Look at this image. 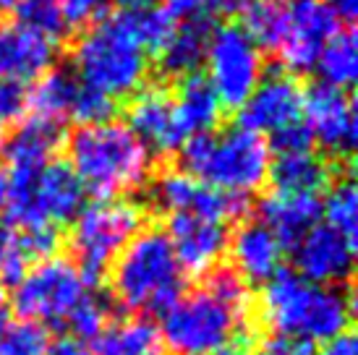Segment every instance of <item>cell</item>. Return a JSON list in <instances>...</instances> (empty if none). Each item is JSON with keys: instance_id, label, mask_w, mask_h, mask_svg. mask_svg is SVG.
I'll return each instance as SVG.
<instances>
[{"instance_id": "d4e9b609", "label": "cell", "mask_w": 358, "mask_h": 355, "mask_svg": "<svg viewBox=\"0 0 358 355\" xmlns=\"http://www.w3.org/2000/svg\"><path fill=\"white\" fill-rule=\"evenodd\" d=\"M92 355H165L159 326L152 319H120L94 340Z\"/></svg>"}, {"instance_id": "4316f807", "label": "cell", "mask_w": 358, "mask_h": 355, "mask_svg": "<svg viewBox=\"0 0 358 355\" xmlns=\"http://www.w3.org/2000/svg\"><path fill=\"white\" fill-rule=\"evenodd\" d=\"M314 68L319 71V84H327L335 89L348 92L358 73V52H356V34L353 29H338L327 40V45L319 52Z\"/></svg>"}, {"instance_id": "681fc988", "label": "cell", "mask_w": 358, "mask_h": 355, "mask_svg": "<svg viewBox=\"0 0 358 355\" xmlns=\"http://www.w3.org/2000/svg\"><path fill=\"white\" fill-rule=\"evenodd\" d=\"M0 298H3V290H0Z\"/></svg>"}, {"instance_id": "30bf717a", "label": "cell", "mask_w": 358, "mask_h": 355, "mask_svg": "<svg viewBox=\"0 0 358 355\" xmlns=\"http://www.w3.org/2000/svg\"><path fill=\"white\" fill-rule=\"evenodd\" d=\"M150 198L155 209L168 215H199V217L228 222L249 212V198L225 194L217 188L199 183L196 178L186 175L183 170H165L152 180Z\"/></svg>"}, {"instance_id": "44dd1931", "label": "cell", "mask_w": 358, "mask_h": 355, "mask_svg": "<svg viewBox=\"0 0 358 355\" xmlns=\"http://www.w3.org/2000/svg\"><path fill=\"white\" fill-rule=\"evenodd\" d=\"M340 175L332 168V162L319 157L314 149L308 152H293V154H278L275 162H269V180L275 194L285 196H319L332 183V178Z\"/></svg>"}, {"instance_id": "60d3db41", "label": "cell", "mask_w": 358, "mask_h": 355, "mask_svg": "<svg viewBox=\"0 0 358 355\" xmlns=\"http://www.w3.org/2000/svg\"><path fill=\"white\" fill-rule=\"evenodd\" d=\"M45 355H92V350L84 345V342L73 340L71 335H63V337H58L55 342L48 345Z\"/></svg>"}, {"instance_id": "7bdbcfd3", "label": "cell", "mask_w": 358, "mask_h": 355, "mask_svg": "<svg viewBox=\"0 0 358 355\" xmlns=\"http://www.w3.org/2000/svg\"><path fill=\"white\" fill-rule=\"evenodd\" d=\"M10 326V314L6 306H0V340H3V335H6V329Z\"/></svg>"}, {"instance_id": "3957f363", "label": "cell", "mask_w": 358, "mask_h": 355, "mask_svg": "<svg viewBox=\"0 0 358 355\" xmlns=\"http://www.w3.org/2000/svg\"><path fill=\"white\" fill-rule=\"evenodd\" d=\"M69 165L84 188L100 201L118 198L147 183L150 149L134 136L126 123L105 120L94 126H79L69 136Z\"/></svg>"}, {"instance_id": "bcb514c9", "label": "cell", "mask_w": 358, "mask_h": 355, "mask_svg": "<svg viewBox=\"0 0 358 355\" xmlns=\"http://www.w3.org/2000/svg\"><path fill=\"white\" fill-rule=\"evenodd\" d=\"M215 355H246L243 347H228V350H222V353H215Z\"/></svg>"}, {"instance_id": "4dcf8cb0", "label": "cell", "mask_w": 358, "mask_h": 355, "mask_svg": "<svg viewBox=\"0 0 358 355\" xmlns=\"http://www.w3.org/2000/svg\"><path fill=\"white\" fill-rule=\"evenodd\" d=\"M16 24L58 45L69 34V21L60 0H16Z\"/></svg>"}, {"instance_id": "7c38bea8", "label": "cell", "mask_w": 358, "mask_h": 355, "mask_svg": "<svg viewBox=\"0 0 358 355\" xmlns=\"http://www.w3.org/2000/svg\"><path fill=\"white\" fill-rule=\"evenodd\" d=\"M299 120H303V89L296 76L282 71H269L267 76H262L259 87L241 105L238 113L241 129L254 131L259 136H272Z\"/></svg>"}, {"instance_id": "4fadbf2b", "label": "cell", "mask_w": 358, "mask_h": 355, "mask_svg": "<svg viewBox=\"0 0 358 355\" xmlns=\"http://www.w3.org/2000/svg\"><path fill=\"white\" fill-rule=\"evenodd\" d=\"M356 243L319 222L293 246V272L314 285H345L353 275Z\"/></svg>"}, {"instance_id": "b9f144b4", "label": "cell", "mask_w": 358, "mask_h": 355, "mask_svg": "<svg viewBox=\"0 0 358 355\" xmlns=\"http://www.w3.org/2000/svg\"><path fill=\"white\" fill-rule=\"evenodd\" d=\"M332 13L338 16V21H345V24H353L358 13V0H324Z\"/></svg>"}, {"instance_id": "d590c367", "label": "cell", "mask_w": 358, "mask_h": 355, "mask_svg": "<svg viewBox=\"0 0 358 355\" xmlns=\"http://www.w3.org/2000/svg\"><path fill=\"white\" fill-rule=\"evenodd\" d=\"M24 110H27V89H24V84H16V81L0 76V129L13 126L16 120H21Z\"/></svg>"}, {"instance_id": "ee69618b", "label": "cell", "mask_w": 358, "mask_h": 355, "mask_svg": "<svg viewBox=\"0 0 358 355\" xmlns=\"http://www.w3.org/2000/svg\"><path fill=\"white\" fill-rule=\"evenodd\" d=\"M123 8H139V6H152L155 0H120Z\"/></svg>"}, {"instance_id": "ac0fdd59", "label": "cell", "mask_w": 358, "mask_h": 355, "mask_svg": "<svg viewBox=\"0 0 358 355\" xmlns=\"http://www.w3.org/2000/svg\"><path fill=\"white\" fill-rule=\"evenodd\" d=\"M228 251L233 259V269L238 272L249 285L267 282L282 269V254L285 248L280 240L259 219L243 222L228 236Z\"/></svg>"}, {"instance_id": "9a60e30c", "label": "cell", "mask_w": 358, "mask_h": 355, "mask_svg": "<svg viewBox=\"0 0 358 355\" xmlns=\"http://www.w3.org/2000/svg\"><path fill=\"white\" fill-rule=\"evenodd\" d=\"M165 236L183 275H207L228 251V227L199 215H170Z\"/></svg>"}, {"instance_id": "5bb4252c", "label": "cell", "mask_w": 358, "mask_h": 355, "mask_svg": "<svg viewBox=\"0 0 358 355\" xmlns=\"http://www.w3.org/2000/svg\"><path fill=\"white\" fill-rule=\"evenodd\" d=\"M340 29L338 16L324 0H293L288 3V29L280 45L285 68L293 73L311 71L322 48Z\"/></svg>"}, {"instance_id": "d6986e66", "label": "cell", "mask_w": 358, "mask_h": 355, "mask_svg": "<svg viewBox=\"0 0 358 355\" xmlns=\"http://www.w3.org/2000/svg\"><path fill=\"white\" fill-rule=\"evenodd\" d=\"M58 58L55 42L45 40L34 31L10 24L0 29V76L16 84L37 81L52 71Z\"/></svg>"}, {"instance_id": "7402d4cb", "label": "cell", "mask_w": 358, "mask_h": 355, "mask_svg": "<svg viewBox=\"0 0 358 355\" xmlns=\"http://www.w3.org/2000/svg\"><path fill=\"white\" fill-rule=\"evenodd\" d=\"M173 113L183 141L189 136L212 133L222 118V105H220L215 89L209 87L207 79L199 73L186 76L178 81V92L173 94Z\"/></svg>"}, {"instance_id": "8992f818", "label": "cell", "mask_w": 358, "mask_h": 355, "mask_svg": "<svg viewBox=\"0 0 358 355\" xmlns=\"http://www.w3.org/2000/svg\"><path fill=\"white\" fill-rule=\"evenodd\" d=\"M159 337L176 355H215L228 347L249 350L254 342L251 308L233 306L199 285L162 314Z\"/></svg>"}, {"instance_id": "7dc6e473", "label": "cell", "mask_w": 358, "mask_h": 355, "mask_svg": "<svg viewBox=\"0 0 358 355\" xmlns=\"http://www.w3.org/2000/svg\"><path fill=\"white\" fill-rule=\"evenodd\" d=\"M13 6H16V0H0V10L13 8Z\"/></svg>"}, {"instance_id": "e575fe53", "label": "cell", "mask_w": 358, "mask_h": 355, "mask_svg": "<svg viewBox=\"0 0 358 355\" xmlns=\"http://www.w3.org/2000/svg\"><path fill=\"white\" fill-rule=\"evenodd\" d=\"M115 108H118L115 99H110L108 94H102L97 89L87 87V84H79V92H76V97H73L69 118L76 120L79 126H94V123L113 120Z\"/></svg>"}, {"instance_id": "ab89813d", "label": "cell", "mask_w": 358, "mask_h": 355, "mask_svg": "<svg viewBox=\"0 0 358 355\" xmlns=\"http://www.w3.org/2000/svg\"><path fill=\"white\" fill-rule=\"evenodd\" d=\"M317 355H358V345H356V335L345 329L343 335L327 340L322 350H317Z\"/></svg>"}, {"instance_id": "1f68e13d", "label": "cell", "mask_w": 358, "mask_h": 355, "mask_svg": "<svg viewBox=\"0 0 358 355\" xmlns=\"http://www.w3.org/2000/svg\"><path fill=\"white\" fill-rule=\"evenodd\" d=\"M110 324H113L110 303L105 300V298L97 296L94 290L84 296V300L71 311L69 321H66L71 337L79 340V342H84V345H87V342H94Z\"/></svg>"}, {"instance_id": "603a6c76", "label": "cell", "mask_w": 358, "mask_h": 355, "mask_svg": "<svg viewBox=\"0 0 358 355\" xmlns=\"http://www.w3.org/2000/svg\"><path fill=\"white\" fill-rule=\"evenodd\" d=\"M212 21L191 19L176 27L165 42V48L159 50V73L170 79H186L194 76L204 58H207L209 37H212Z\"/></svg>"}, {"instance_id": "d6a6232c", "label": "cell", "mask_w": 358, "mask_h": 355, "mask_svg": "<svg viewBox=\"0 0 358 355\" xmlns=\"http://www.w3.org/2000/svg\"><path fill=\"white\" fill-rule=\"evenodd\" d=\"M249 0H165L162 8L168 10L176 21H212L220 16H236L246 8Z\"/></svg>"}, {"instance_id": "cb8c5ba5", "label": "cell", "mask_w": 358, "mask_h": 355, "mask_svg": "<svg viewBox=\"0 0 358 355\" xmlns=\"http://www.w3.org/2000/svg\"><path fill=\"white\" fill-rule=\"evenodd\" d=\"M60 141H63L60 123L45 118H31L21 123L16 133L8 141H3L8 170H40L52 159Z\"/></svg>"}, {"instance_id": "f1b7e54d", "label": "cell", "mask_w": 358, "mask_h": 355, "mask_svg": "<svg viewBox=\"0 0 358 355\" xmlns=\"http://www.w3.org/2000/svg\"><path fill=\"white\" fill-rule=\"evenodd\" d=\"M120 19L126 21V27L131 34L136 37L141 48L150 52H159L165 48V42L170 40V34L176 31L178 21L170 16L162 6H139V8H120Z\"/></svg>"}, {"instance_id": "74e56055", "label": "cell", "mask_w": 358, "mask_h": 355, "mask_svg": "<svg viewBox=\"0 0 358 355\" xmlns=\"http://www.w3.org/2000/svg\"><path fill=\"white\" fill-rule=\"evenodd\" d=\"M110 0H60V8L66 13L69 27H90L97 19H102Z\"/></svg>"}, {"instance_id": "ffe728a7", "label": "cell", "mask_w": 358, "mask_h": 355, "mask_svg": "<svg viewBox=\"0 0 358 355\" xmlns=\"http://www.w3.org/2000/svg\"><path fill=\"white\" fill-rule=\"evenodd\" d=\"M322 217L319 196H285L269 194L259 201V222L280 240L282 248H293Z\"/></svg>"}, {"instance_id": "f546056e", "label": "cell", "mask_w": 358, "mask_h": 355, "mask_svg": "<svg viewBox=\"0 0 358 355\" xmlns=\"http://www.w3.org/2000/svg\"><path fill=\"white\" fill-rule=\"evenodd\" d=\"M322 215L327 217V225L335 227L338 233L348 238L350 243H356V230H358V196H356V183L350 170L345 175H338L335 183L329 188L327 201L322 204Z\"/></svg>"}, {"instance_id": "ba28073f", "label": "cell", "mask_w": 358, "mask_h": 355, "mask_svg": "<svg viewBox=\"0 0 358 355\" xmlns=\"http://www.w3.org/2000/svg\"><path fill=\"white\" fill-rule=\"evenodd\" d=\"M87 293L92 290L76 264L66 256H52L34 264L21 277L13 290V311L21 316V321H31L45 329L66 326L71 311Z\"/></svg>"}, {"instance_id": "277c9868", "label": "cell", "mask_w": 358, "mask_h": 355, "mask_svg": "<svg viewBox=\"0 0 358 355\" xmlns=\"http://www.w3.org/2000/svg\"><path fill=\"white\" fill-rule=\"evenodd\" d=\"M180 168L191 178L225 194L246 196L264 186L269 175V144L241 126L222 133L189 136L178 147Z\"/></svg>"}, {"instance_id": "83f0119b", "label": "cell", "mask_w": 358, "mask_h": 355, "mask_svg": "<svg viewBox=\"0 0 358 355\" xmlns=\"http://www.w3.org/2000/svg\"><path fill=\"white\" fill-rule=\"evenodd\" d=\"M241 13V27L259 50H280L288 29V0H249Z\"/></svg>"}, {"instance_id": "2e32d148", "label": "cell", "mask_w": 358, "mask_h": 355, "mask_svg": "<svg viewBox=\"0 0 358 355\" xmlns=\"http://www.w3.org/2000/svg\"><path fill=\"white\" fill-rule=\"evenodd\" d=\"M134 136L157 154H168L183 144L173 113V94L165 87H144L129 102V123Z\"/></svg>"}, {"instance_id": "f6af8a7d", "label": "cell", "mask_w": 358, "mask_h": 355, "mask_svg": "<svg viewBox=\"0 0 358 355\" xmlns=\"http://www.w3.org/2000/svg\"><path fill=\"white\" fill-rule=\"evenodd\" d=\"M6 207V173H0V212Z\"/></svg>"}, {"instance_id": "836d02e7", "label": "cell", "mask_w": 358, "mask_h": 355, "mask_svg": "<svg viewBox=\"0 0 358 355\" xmlns=\"http://www.w3.org/2000/svg\"><path fill=\"white\" fill-rule=\"evenodd\" d=\"M50 345L48 329L31 321H10L0 340V355H45Z\"/></svg>"}, {"instance_id": "9c48e42d", "label": "cell", "mask_w": 358, "mask_h": 355, "mask_svg": "<svg viewBox=\"0 0 358 355\" xmlns=\"http://www.w3.org/2000/svg\"><path fill=\"white\" fill-rule=\"evenodd\" d=\"M209 87L215 89L222 110H241L264 76L262 50L241 24H222L212 29L207 48Z\"/></svg>"}, {"instance_id": "52a82bcc", "label": "cell", "mask_w": 358, "mask_h": 355, "mask_svg": "<svg viewBox=\"0 0 358 355\" xmlns=\"http://www.w3.org/2000/svg\"><path fill=\"white\" fill-rule=\"evenodd\" d=\"M144 227V209L136 201L108 198L84 207L73 219L69 246L73 264L90 290L108 280V272L118 254Z\"/></svg>"}, {"instance_id": "8fae6325", "label": "cell", "mask_w": 358, "mask_h": 355, "mask_svg": "<svg viewBox=\"0 0 358 355\" xmlns=\"http://www.w3.org/2000/svg\"><path fill=\"white\" fill-rule=\"evenodd\" d=\"M303 123L329 157L350 159L356 149V105L350 92L314 84L303 94Z\"/></svg>"}, {"instance_id": "5b68a950", "label": "cell", "mask_w": 358, "mask_h": 355, "mask_svg": "<svg viewBox=\"0 0 358 355\" xmlns=\"http://www.w3.org/2000/svg\"><path fill=\"white\" fill-rule=\"evenodd\" d=\"M71 71L81 84L118 102L144 89L150 76V55L115 10L90 24L76 40Z\"/></svg>"}, {"instance_id": "484cf974", "label": "cell", "mask_w": 358, "mask_h": 355, "mask_svg": "<svg viewBox=\"0 0 358 355\" xmlns=\"http://www.w3.org/2000/svg\"><path fill=\"white\" fill-rule=\"evenodd\" d=\"M81 81L71 68H52L37 79L34 89L27 92V108L34 110V118L63 123L71 115V105Z\"/></svg>"}, {"instance_id": "8d00e7d4", "label": "cell", "mask_w": 358, "mask_h": 355, "mask_svg": "<svg viewBox=\"0 0 358 355\" xmlns=\"http://www.w3.org/2000/svg\"><path fill=\"white\" fill-rule=\"evenodd\" d=\"M314 144V138L308 133L306 123L299 120V123H293L288 129L278 131V133H272V144L269 149H275L278 154H293V152H308Z\"/></svg>"}, {"instance_id": "e0dca14e", "label": "cell", "mask_w": 358, "mask_h": 355, "mask_svg": "<svg viewBox=\"0 0 358 355\" xmlns=\"http://www.w3.org/2000/svg\"><path fill=\"white\" fill-rule=\"evenodd\" d=\"M60 246V227L31 225L16 227L0 222V287L19 285L31 264L52 259Z\"/></svg>"}, {"instance_id": "7a4b0ae2", "label": "cell", "mask_w": 358, "mask_h": 355, "mask_svg": "<svg viewBox=\"0 0 358 355\" xmlns=\"http://www.w3.org/2000/svg\"><path fill=\"white\" fill-rule=\"evenodd\" d=\"M110 296L134 316H162L186 293L170 238L159 227H147L118 254L108 272Z\"/></svg>"}, {"instance_id": "c3c4849f", "label": "cell", "mask_w": 358, "mask_h": 355, "mask_svg": "<svg viewBox=\"0 0 358 355\" xmlns=\"http://www.w3.org/2000/svg\"><path fill=\"white\" fill-rule=\"evenodd\" d=\"M0 154H3V136H0Z\"/></svg>"}, {"instance_id": "6da1fadb", "label": "cell", "mask_w": 358, "mask_h": 355, "mask_svg": "<svg viewBox=\"0 0 358 355\" xmlns=\"http://www.w3.org/2000/svg\"><path fill=\"white\" fill-rule=\"evenodd\" d=\"M353 287L314 285L293 269H280L259 293V319L272 335L327 342L343 335L353 316Z\"/></svg>"}, {"instance_id": "f35d334b", "label": "cell", "mask_w": 358, "mask_h": 355, "mask_svg": "<svg viewBox=\"0 0 358 355\" xmlns=\"http://www.w3.org/2000/svg\"><path fill=\"white\" fill-rule=\"evenodd\" d=\"M257 355H317V345L303 337L272 335L259 345Z\"/></svg>"}]
</instances>
